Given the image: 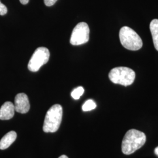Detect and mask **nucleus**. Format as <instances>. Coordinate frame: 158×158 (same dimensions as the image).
I'll return each mask as SVG.
<instances>
[{"label": "nucleus", "mask_w": 158, "mask_h": 158, "mask_svg": "<svg viewBox=\"0 0 158 158\" xmlns=\"http://www.w3.org/2000/svg\"><path fill=\"white\" fill-rule=\"evenodd\" d=\"M146 140L143 132L135 129L128 130L122 142V152L125 155H131L143 147Z\"/></svg>", "instance_id": "f257e3e1"}, {"label": "nucleus", "mask_w": 158, "mask_h": 158, "mask_svg": "<svg viewBox=\"0 0 158 158\" xmlns=\"http://www.w3.org/2000/svg\"><path fill=\"white\" fill-rule=\"evenodd\" d=\"M62 107L59 104L52 106L46 114L43 130L45 132H55L59 130L62 123Z\"/></svg>", "instance_id": "f03ea898"}, {"label": "nucleus", "mask_w": 158, "mask_h": 158, "mask_svg": "<svg viewBox=\"0 0 158 158\" xmlns=\"http://www.w3.org/2000/svg\"><path fill=\"white\" fill-rule=\"evenodd\" d=\"M119 40L125 49L135 51L140 49L143 43L141 37L135 31L128 27H124L119 31Z\"/></svg>", "instance_id": "7ed1b4c3"}, {"label": "nucleus", "mask_w": 158, "mask_h": 158, "mask_svg": "<svg viewBox=\"0 0 158 158\" xmlns=\"http://www.w3.org/2000/svg\"><path fill=\"white\" fill-rule=\"evenodd\" d=\"M108 77L114 84L128 86L134 83L135 79V73L130 68L117 67L113 68L110 72Z\"/></svg>", "instance_id": "20e7f679"}, {"label": "nucleus", "mask_w": 158, "mask_h": 158, "mask_svg": "<svg viewBox=\"0 0 158 158\" xmlns=\"http://www.w3.org/2000/svg\"><path fill=\"white\" fill-rule=\"evenodd\" d=\"M50 52L45 47H40L34 52L28 64V68L31 72H38L43 65L48 62Z\"/></svg>", "instance_id": "39448f33"}, {"label": "nucleus", "mask_w": 158, "mask_h": 158, "mask_svg": "<svg viewBox=\"0 0 158 158\" xmlns=\"http://www.w3.org/2000/svg\"><path fill=\"white\" fill-rule=\"evenodd\" d=\"M90 29L87 23H80L73 29L70 42L73 45H80L89 40Z\"/></svg>", "instance_id": "423d86ee"}, {"label": "nucleus", "mask_w": 158, "mask_h": 158, "mask_svg": "<svg viewBox=\"0 0 158 158\" xmlns=\"http://www.w3.org/2000/svg\"><path fill=\"white\" fill-rule=\"evenodd\" d=\"M14 107L15 111L19 113L25 114L30 109L28 97L25 93H19L15 98Z\"/></svg>", "instance_id": "0eeeda50"}, {"label": "nucleus", "mask_w": 158, "mask_h": 158, "mask_svg": "<svg viewBox=\"0 0 158 158\" xmlns=\"http://www.w3.org/2000/svg\"><path fill=\"white\" fill-rule=\"evenodd\" d=\"M14 104L11 102H6L0 108V119L8 120L11 119L15 113Z\"/></svg>", "instance_id": "6e6552de"}, {"label": "nucleus", "mask_w": 158, "mask_h": 158, "mask_svg": "<svg viewBox=\"0 0 158 158\" xmlns=\"http://www.w3.org/2000/svg\"><path fill=\"white\" fill-rule=\"evenodd\" d=\"M17 133L12 131L4 136L0 140V149L4 150L11 145L12 143L17 139Z\"/></svg>", "instance_id": "1a4fd4ad"}, {"label": "nucleus", "mask_w": 158, "mask_h": 158, "mask_svg": "<svg viewBox=\"0 0 158 158\" xmlns=\"http://www.w3.org/2000/svg\"><path fill=\"white\" fill-rule=\"evenodd\" d=\"M150 31L152 36L153 42L155 49L158 51V19H153L150 23Z\"/></svg>", "instance_id": "9d476101"}, {"label": "nucleus", "mask_w": 158, "mask_h": 158, "mask_svg": "<svg viewBox=\"0 0 158 158\" xmlns=\"http://www.w3.org/2000/svg\"><path fill=\"white\" fill-rule=\"evenodd\" d=\"M96 102L92 100H88L85 102L82 106V110L83 111H89L96 108Z\"/></svg>", "instance_id": "9b49d317"}, {"label": "nucleus", "mask_w": 158, "mask_h": 158, "mask_svg": "<svg viewBox=\"0 0 158 158\" xmlns=\"http://www.w3.org/2000/svg\"><path fill=\"white\" fill-rule=\"evenodd\" d=\"M85 90L83 87H78L74 89L71 93V96L74 100H79L80 97L83 94Z\"/></svg>", "instance_id": "f8f14e48"}, {"label": "nucleus", "mask_w": 158, "mask_h": 158, "mask_svg": "<svg viewBox=\"0 0 158 158\" xmlns=\"http://www.w3.org/2000/svg\"><path fill=\"white\" fill-rule=\"evenodd\" d=\"M7 8L0 1V15H4L7 13Z\"/></svg>", "instance_id": "ddd939ff"}, {"label": "nucleus", "mask_w": 158, "mask_h": 158, "mask_svg": "<svg viewBox=\"0 0 158 158\" xmlns=\"http://www.w3.org/2000/svg\"><path fill=\"white\" fill-rule=\"evenodd\" d=\"M57 0H44V3L46 6H53Z\"/></svg>", "instance_id": "4468645a"}, {"label": "nucleus", "mask_w": 158, "mask_h": 158, "mask_svg": "<svg viewBox=\"0 0 158 158\" xmlns=\"http://www.w3.org/2000/svg\"><path fill=\"white\" fill-rule=\"evenodd\" d=\"M29 0H19L20 2L23 4V5H26L29 2Z\"/></svg>", "instance_id": "2eb2a0df"}, {"label": "nucleus", "mask_w": 158, "mask_h": 158, "mask_svg": "<svg viewBox=\"0 0 158 158\" xmlns=\"http://www.w3.org/2000/svg\"><path fill=\"white\" fill-rule=\"evenodd\" d=\"M155 153L157 156H158V147L155 148Z\"/></svg>", "instance_id": "dca6fc26"}, {"label": "nucleus", "mask_w": 158, "mask_h": 158, "mask_svg": "<svg viewBox=\"0 0 158 158\" xmlns=\"http://www.w3.org/2000/svg\"><path fill=\"white\" fill-rule=\"evenodd\" d=\"M69 158L68 156H66V155H62V156H60L59 158Z\"/></svg>", "instance_id": "f3484780"}]
</instances>
